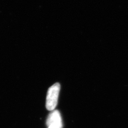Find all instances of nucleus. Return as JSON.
Listing matches in <instances>:
<instances>
[{
  "mask_svg": "<svg viewBox=\"0 0 128 128\" xmlns=\"http://www.w3.org/2000/svg\"><path fill=\"white\" fill-rule=\"evenodd\" d=\"M46 124L48 127L51 125H55L58 128H62V122L60 112L58 110L52 112L46 120Z\"/></svg>",
  "mask_w": 128,
  "mask_h": 128,
  "instance_id": "obj_2",
  "label": "nucleus"
},
{
  "mask_svg": "<svg viewBox=\"0 0 128 128\" xmlns=\"http://www.w3.org/2000/svg\"><path fill=\"white\" fill-rule=\"evenodd\" d=\"M60 84L56 82L48 88L46 98V107L48 110H54L58 104Z\"/></svg>",
  "mask_w": 128,
  "mask_h": 128,
  "instance_id": "obj_1",
  "label": "nucleus"
},
{
  "mask_svg": "<svg viewBox=\"0 0 128 128\" xmlns=\"http://www.w3.org/2000/svg\"><path fill=\"white\" fill-rule=\"evenodd\" d=\"M48 128H58V126L55 125H51L50 126H48Z\"/></svg>",
  "mask_w": 128,
  "mask_h": 128,
  "instance_id": "obj_3",
  "label": "nucleus"
}]
</instances>
